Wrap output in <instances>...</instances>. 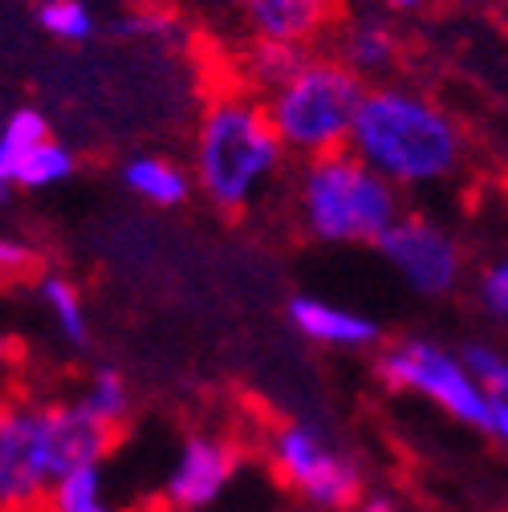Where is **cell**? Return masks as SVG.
I'll use <instances>...</instances> for the list:
<instances>
[{
  "label": "cell",
  "mask_w": 508,
  "mask_h": 512,
  "mask_svg": "<svg viewBox=\"0 0 508 512\" xmlns=\"http://www.w3.org/2000/svg\"><path fill=\"white\" fill-rule=\"evenodd\" d=\"M346 151L395 191H423L452 183L464 171L468 131L427 90L387 78L366 86Z\"/></svg>",
  "instance_id": "obj_1"
},
{
  "label": "cell",
  "mask_w": 508,
  "mask_h": 512,
  "mask_svg": "<svg viewBox=\"0 0 508 512\" xmlns=\"http://www.w3.org/2000/svg\"><path fill=\"white\" fill-rule=\"evenodd\" d=\"M285 167V151L257 94L240 86L220 90L196 122L192 187L220 212H248Z\"/></svg>",
  "instance_id": "obj_2"
},
{
  "label": "cell",
  "mask_w": 508,
  "mask_h": 512,
  "mask_svg": "<svg viewBox=\"0 0 508 512\" xmlns=\"http://www.w3.org/2000/svg\"><path fill=\"white\" fill-rule=\"evenodd\" d=\"M293 204L297 224L317 244H374L399 220L403 191H395L350 151H334L301 163Z\"/></svg>",
  "instance_id": "obj_3"
},
{
  "label": "cell",
  "mask_w": 508,
  "mask_h": 512,
  "mask_svg": "<svg viewBox=\"0 0 508 512\" xmlns=\"http://www.w3.org/2000/svg\"><path fill=\"white\" fill-rule=\"evenodd\" d=\"M362 94H366V82H358L342 61L309 49L297 61V70L261 98V106L285 159L293 155L305 163L317 155L346 151Z\"/></svg>",
  "instance_id": "obj_4"
},
{
  "label": "cell",
  "mask_w": 508,
  "mask_h": 512,
  "mask_svg": "<svg viewBox=\"0 0 508 512\" xmlns=\"http://www.w3.org/2000/svg\"><path fill=\"white\" fill-rule=\"evenodd\" d=\"M374 366L391 391H407V395L435 403L443 415H452L456 423L480 431L492 443L508 439V395L480 391L468 378V370L460 366L452 346L423 338V334H407L378 350Z\"/></svg>",
  "instance_id": "obj_5"
},
{
  "label": "cell",
  "mask_w": 508,
  "mask_h": 512,
  "mask_svg": "<svg viewBox=\"0 0 508 512\" xmlns=\"http://www.w3.org/2000/svg\"><path fill=\"white\" fill-rule=\"evenodd\" d=\"M265 456L277 480L309 508H330L346 512L362 492H366V468L358 456L317 423L305 419H281L269 439Z\"/></svg>",
  "instance_id": "obj_6"
},
{
  "label": "cell",
  "mask_w": 508,
  "mask_h": 512,
  "mask_svg": "<svg viewBox=\"0 0 508 512\" xmlns=\"http://www.w3.org/2000/svg\"><path fill=\"white\" fill-rule=\"evenodd\" d=\"M374 248L419 297H448L464 281L460 240L423 212H399V220L374 240Z\"/></svg>",
  "instance_id": "obj_7"
},
{
  "label": "cell",
  "mask_w": 508,
  "mask_h": 512,
  "mask_svg": "<svg viewBox=\"0 0 508 512\" xmlns=\"http://www.w3.org/2000/svg\"><path fill=\"white\" fill-rule=\"evenodd\" d=\"M57 480L33 399L0 403V512H37Z\"/></svg>",
  "instance_id": "obj_8"
},
{
  "label": "cell",
  "mask_w": 508,
  "mask_h": 512,
  "mask_svg": "<svg viewBox=\"0 0 508 512\" xmlns=\"http://www.w3.org/2000/svg\"><path fill=\"white\" fill-rule=\"evenodd\" d=\"M240 464H244V456H240L236 439L216 435V431L187 435L167 480H163V504L183 508V512H204L232 488V480L240 476Z\"/></svg>",
  "instance_id": "obj_9"
},
{
  "label": "cell",
  "mask_w": 508,
  "mask_h": 512,
  "mask_svg": "<svg viewBox=\"0 0 508 512\" xmlns=\"http://www.w3.org/2000/svg\"><path fill=\"white\" fill-rule=\"evenodd\" d=\"M252 41L313 49L338 25V0H232Z\"/></svg>",
  "instance_id": "obj_10"
},
{
  "label": "cell",
  "mask_w": 508,
  "mask_h": 512,
  "mask_svg": "<svg viewBox=\"0 0 508 512\" xmlns=\"http://www.w3.org/2000/svg\"><path fill=\"white\" fill-rule=\"evenodd\" d=\"M285 313H289V326L305 342L326 346V350H374L383 342V330H378V322L370 313L326 301V297L297 293Z\"/></svg>",
  "instance_id": "obj_11"
},
{
  "label": "cell",
  "mask_w": 508,
  "mask_h": 512,
  "mask_svg": "<svg viewBox=\"0 0 508 512\" xmlns=\"http://www.w3.org/2000/svg\"><path fill=\"white\" fill-rule=\"evenodd\" d=\"M330 57L342 61L358 82L374 86V82H387V74L399 66L403 41H399L391 21L362 13V17H350V21L334 25V53Z\"/></svg>",
  "instance_id": "obj_12"
},
{
  "label": "cell",
  "mask_w": 508,
  "mask_h": 512,
  "mask_svg": "<svg viewBox=\"0 0 508 512\" xmlns=\"http://www.w3.org/2000/svg\"><path fill=\"white\" fill-rule=\"evenodd\" d=\"M122 183L151 208H179L192 200V175L167 155H135L122 163Z\"/></svg>",
  "instance_id": "obj_13"
},
{
  "label": "cell",
  "mask_w": 508,
  "mask_h": 512,
  "mask_svg": "<svg viewBox=\"0 0 508 512\" xmlns=\"http://www.w3.org/2000/svg\"><path fill=\"white\" fill-rule=\"evenodd\" d=\"M37 512H126L106 484V468L102 464H82L70 468L66 476H57L45 488V500Z\"/></svg>",
  "instance_id": "obj_14"
},
{
  "label": "cell",
  "mask_w": 508,
  "mask_h": 512,
  "mask_svg": "<svg viewBox=\"0 0 508 512\" xmlns=\"http://www.w3.org/2000/svg\"><path fill=\"white\" fill-rule=\"evenodd\" d=\"M49 135V122L37 106H21L13 110L5 122H0V204H9L13 196V179H17V167L21 159Z\"/></svg>",
  "instance_id": "obj_15"
},
{
  "label": "cell",
  "mask_w": 508,
  "mask_h": 512,
  "mask_svg": "<svg viewBox=\"0 0 508 512\" xmlns=\"http://www.w3.org/2000/svg\"><path fill=\"white\" fill-rule=\"evenodd\" d=\"M309 49H293V45H277V41H252L240 53V90L265 98L269 90H277Z\"/></svg>",
  "instance_id": "obj_16"
},
{
  "label": "cell",
  "mask_w": 508,
  "mask_h": 512,
  "mask_svg": "<svg viewBox=\"0 0 508 512\" xmlns=\"http://www.w3.org/2000/svg\"><path fill=\"white\" fill-rule=\"evenodd\" d=\"M37 297L49 309L57 334L70 346L86 350L90 346V313H86V301H82L78 285L70 277H61V273H45V277H37Z\"/></svg>",
  "instance_id": "obj_17"
},
{
  "label": "cell",
  "mask_w": 508,
  "mask_h": 512,
  "mask_svg": "<svg viewBox=\"0 0 508 512\" xmlns=\"http://www.w3.org/2000/svg\"><path fill=\"white\" fill-rule=\"evenodd\" d=\"M78 403H82L94 419H102L106 427L122 431V423L131 419L135 395H131V382H126L122 370H114V366H98V370L86 378V391L78 395Z\"/></svg>",
  "instance_id": "obj_18"
},
{
  "label": "cell",
  "mask_w": 508,
  "mask_h": 512,
  "mask_svg": "<svg viewBox=\"0 0 508 512\" xmlns=\"http://www.w3.org/2000/svg\"><path fill=\"white\" fill-rule=\"evenodd\" d=\"M74 171H78V155H74L66 143H57L53 135H45V139L21 159L13 187H21V191H45V187L66 183Z\"/></svg>",
  "instance_id": "obj_19"
},
{
  "label": "cell",
  "mask_w": 508,
  "mask_h": 512,
  "mask_svg": "<svg viewBox=\"0 0 508 512\" xmlns=\"http://www.w3.org/2000/svg\"><path fill=\"white\" fill-rule=\"evenodd\" d=\"M37 25L61 45H86L98 33V17L86 0H41Z\"/></svg>",
  "instance_id": "obj_20"
},
{
  "label": "cell",
  "mask_w": 508,
  "mask_h": 512,
  "mask_svg": "<svg viewBox=\"0 0 508 512\" xmlns=\"http://www.w3.org/2000/svg\"><path fill=\"white\" fill-rule=\"evenodd\" d=\"M460 366L468 370V378L476 382L480 391L488 395H508V358L496 342H484V338H472L456 350Z\"/></svg>",
  "instance_id": "obj_21"
},
{
  "label": "cell",
  "mask_w": 508,
  "mask_h": 512,
  "mask_svg": "<svg viewBox=\"0 0 508 512\" xmlns=\"http://www.w3.org/2000/svg\"><path fill=\"white\" fill-rule=\"evenodd\" d=\"M476 305L492 317V322H508V265L504 261H492L480 269L476 277Z\"/></svg>",
  "instance_id": "obj_22"
},
{
  "label": "cell",
  "mask_w": 508,
  "mask_h": 512,
  "mask_svg": "<svg viewBox=\"0 0 508 512\" xmlns=\"http://www.w3.org/2000/svg\"><path fill=\"white\" fill-rule=\"evenodd\" d=\"M118 25H122V33H131V37H151V41H159V37H171L179 21H175L163 5H139V9L126 13Z\"/></svg>",
  "instance_id": "obj_23"
},
{
  "label": "cell",
  "mask_w": 508,
  "mask_h": 512,
  "mask_svg": "<svg viewBox=\"0 0 508 512\" xmlns=\"http://www.w3.org/2000/svg\"><path fill=\"white\" fill-rule=\"evenodd\" d=\"M346 512H399V504H395L391 496H366V492H362Z\"/></svg>",
  "instance_id": "obj_24"
},
{
  "label": "cell",
  "mask_w": 508,
  "mask_h": 512,
  "mask_svg": "<svg viewBox=\"0 0 508 512\" xmlns=\"http://www.w3.org/2000/svg\"><path fill=\"white\" fill-rule=\"evenodd\" d=\"M13 362H17V342H13L9 334H0V382H5V378H9Z\"/></svg>",
  "instance_id": "obj_25"
},
{
  "label": "cell",
  "mask_w": 508,
  "mask_h": 512,
  "mask_svg": "<svg viewBox=\"0 0 508 512\" xmlns=\"http://www.w3.org/2000/svg\"><path fill=\"white\" fill-rule=\"evenodd\" d=\"M374 5H383V9H391V13H415L423 0H374Z\"/></svg>",
  "instance_id": "obj_26"
},
{
  "label": "cell",
  "mask_w": 508,
  "mask_h": 512,
  "mask_svg": "<svg viewBox=\"0 0 508 512\" xmlns=\"http://www.w3.org/2000/svg\"><path fill=\"white\" fill-rule=\"evenodd\" d=\"M289 512H330V508H309V504H293Z\"/></svg>",
  "instance_id": "obj_27"
},
{
  "label": "cell",
  "mask_w": 508,
  "mask_h": 512,
  "mask_svg": "<svg viewBox=\"0 0 508 512\" xmlns=\"http://www.w3.org/2000/svg\"><path fill=\"white\" fill-rule=\"evenodd\" d=\"M204 5H216V9H224V5H232V0H204Z\"/></svg>",
  "instance_id": "obj_28"
},
{
  "label": "cell",
  "mask_w": 508,
  "mask_h": 512,
  "mask_svg": "<svg viewBox=\"0 0 508 512\" xmlns=\"http://www.w3.org/2000/svg\"><path fill=\"white\" fill-rule=\"evenodd\" d=\"M155 512H183V508H167V504H163V508H155Z\"/></svg>",
  "instance_id": "obj_29"
},
{
  "label": "cell",
  "mask_w": 508,
  "mask_h": 512,
  "mask_svg": "<svg viewBox=\"0 0 508 512\" xmlns=\"http://www.w3.org/2000/svg\"><path fill=\"white\" fill-rule=\"evenodd\" d=\"M86 5H90V0H86Z\"/></svg>",
  "instance_id": "obj_30"
}]
</instances>
